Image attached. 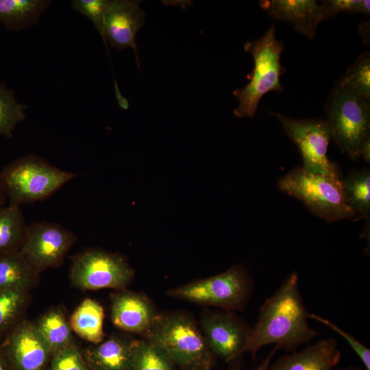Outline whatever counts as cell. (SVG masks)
<instances>
[{"label":"cell","instance_id":"cell-34","mask_svg":"<svg viewBox=\"0 0 370 370\" xmlns=\"http://www.w3.org/2000/svg\"><path fill=\"white\" fill-rule=\"evenodd\" d=\"M360 158H362L367 163L370 162V138H367L362 145L360 152Z\"/></svg>","mask_w":370,"mask_h":370},{"label":"cell","instance_id":"cell-14","mask_svg":"<svg viewBox=\"0 0 370 370\" xmlns=\"http://www.w3.org/2000/svg\"><path fill=\"white\" fill-rule=\"evenodd\" d=\"M110 301L112 323L127 332L144 334L158 315L151 301L140 293L119 290Z\"/></svg>","mask_w":370,"mask_h":370},{"label":"cell","instance_id":"cell-18","mask_svg":"<svg viewBox=\"0 0 370 370\" xmlns=\"http://www.w3.org/2000/svg\"><path fill=\"white\" fill-rule=\"evenodd\" d=\"M39 282L40 273L20 251L0 255V291H30Z\"/></svg>","mask_w":370,"mask_h":370},{"label":"cell","instance_id":"cell-13","mask_svg":"<svg viewBox=\"0 0 370 370\" xmlns=\"http://www.w3.org/2000/svg\"><path fill=\"white\" fill-rule=\"evenodd\" d=\"M145 21V13L138 1L107 0L100 35L119 50L133 48L139 64L136 37Z\"/></svg>","mask_w":370,"mask_h":370},{"label":"cell","instance_id":"cell-2","mask_svg":"<svg viewBox=\"0 0 370 370\" xmlns=\"http://www.w3.org/2000/svg\"><path fill=\"white\" fill-rule=\"evenodd\" d=\"M144 336L182 370H210L213 366L214 356L201 330L184 314H158Z\"/></svg>","mask_w":370,"mask_h":370},{"label":"cell","instance_id":"cell-22","mask_svg":"<svg viewBox=\"0 0 370 370\" xmlns=\"http://www.w3.org/2000/svg\"><path fill=\"white\" fill-rule=\"evenodd\" d=\"M345 201L354 219H367L370 214V171H352L342 179Z\"/></svg>","mask_w":370,"mask_h":370},{"label":"cell","instance_id":"cell-29","mask_svg":"<svg viewBox=\"0 0 370 370\" xmlns=\"http://www.w3.org/2000/svg\"><path fill=\"white\" fill-rule=\"evenodd\" d=\"M323 20L328 19L338 13H361L369 16L370 1L369 0H324L319 1Z\"/></svg>","mask_w":370,"mask_h":370},{"label":"cell","instance_id":"cell-21","mask_svg":"<svg viewBox=\"0 0 370 370\" xmlns=\"http://www.w3.org/2000/svg\"><path fill=\"white\" fill-rule=\"evenodd\" d=\"M34 323L49 346L51 356L75 343L69 319L62 306L49 308Z\"/></svg>","mask_w":370,"mask_h":370},{"label":"cell","instance_id":"cell-30","mask_svg":"<svg viewBox=\"0 0 370 370\" xmlns=\"http://www.w3.org/2000/svg\"><path fill=\"white\" fill-rule=\"evenodd\" d=\"M308 318L320 322L321 323L330 328L334 332L338 333V335L341 336L348 343L356 355L359 357L365 368V370H370V349L368 347L358 341L352 334L342 330L330 321L321 317L319 315L309 313Z\"/></svg>","mask_w":370,"mask_h":370},{"label":"cell","instance_id":"cell-1","mask_svg":"<svg viewBox=\"0 0 370 370\" xmlns=\"http://www.w3.org/2000/svg\"><path fill=\"white\" fill-rule=\"evenodd\" d=\"M308 314L299 291L298 274L293 272L260 307L242 354L249 352L255 359L260 349L267 345L293 352L310 342L319 333L309 325Z\"/></svg>","mask_w":370,"mask_h":370},{"label":"cell","instance_id":"cell-36","mask_svg":"<svg viewBox=\"0 0 370 370\" xmlns=\"http://www.w3.org/2000/svg\"><path fill=\"white\" fill-rule=\"evenodd\" d=\"M6 198L7 197H6L3 181L1 179V171H0V206H3Z\"/></svg>","mask_w":370,"mask_h":370},{"label":"cell","instance_id":"cell-28","mask_svg":"<svg viewBox=\"0 0 370 370\" xmlns=\"http://www.w3.org/2000/svg\"><path fill=\"white\" fill-rule=\"evenodd\" d=\"M49 370H90V369L82 352L75 342L51 356Z\"/></svg>","mask_w":370,"mask_h":370},{"label":"cell","instance_id":"cell-15","mask_svg":"<svg viewBox=\"0 0 370 370\" xmlns=\"http://www.w3.org/2000/svg\"><path fill=\"white\" fill-rule=\"evenodd\" d=\"M260 5L269 17L292 24L295 29L313 39L323 20L321 7L315 0H263Z\"/></svg>","mask_w":370,"mask_h":370},{"label":"cell","instance_id":"cell-17","mask_svg":"<svg viewBox=\"0 0 370 370\" xmlns=\"http://www.w3.org/2000/svg\"><path fill=\"white\" fill-rule=\"evenodd\" d=\"M341 358L337 341L326 338L280 357L269 370H334Z\"/></svg>","mask_w":370,"mask_h":370},{"label":"cell","instance_id":"cell-23","mask_svg":"<svg viewBox=\"0 0 370 370\" xmlns=\"http://www.w3.org/2000/svg\"><path fill=\"white\" fill-rule=\"evenodd\" d=\"M30 303V291H0V342L26 319Z\"/></svg>","mask_w":370,"mask_h":370},{"label":"cell","instance_id":"cell-32","mask_svg":"<svg viewBox=\"0 0 370 370\" xmlns=\"http://www.w3.org/2000/svg\"><path fill=\"white\" fill-rule=\"evenodd\" d=\"M278 348L275 346L270 353L261 361V362L254 370H269L271 360Z\"/></svg>","mask_w":370,"mask_h":370},{"label":"cell","instance_id":"cell-10","mask_svg":"<svg viewBox=\"0 0 370 370\" xmlns=\"http://www.w3.org/2000/svg\"><path fill=\"white\" fill-rule=\"evenodd\" d=\"M77 240L75 234L60 224L35 222L28 225L20 251L40 273L60 266Z\"/></svg>","mask_w":370,"mask_h":370},{"label":"cell","instance_id":"cell-27","mask_svg":"<svg viewBox=\"0 0 370 370\" xmlns=\"http://www.w3.org/2000/svg\"><path fill=\"white\" fill-rule=\"evenodd\" d=\"M131 370H176L175 365L158 346L143 339L136 346Z\"/></svg>","mask_w":370,"mask_h":370},{"label":"cell","instance_id":"cell-19","mask_svg":"<svg viewBox=\"0 0 370 370\" xmlns=\"http://www.w3.org/2000/svg\"><path fill=\"white\" fill-rule=\"evenodd\" d=\"M51 5L49 0H0V23L9 31L36 25Z\"/></svg>","mask_w":370,"mask_h":370},{"label":"cell","instance_id":"cell-37","mask_svg":"<svg viewBox=\"0 0 370 370\" xmlns=\"http://www.w3.org/2000/svg\"><path fill=\"white\" fill-rule=\"evenodd\" d=\"M334 370H362L361 368L354 366H349L341 369H334Z\"/></svg>","mask_w":370,"mask_h":370},{"label":"cell","instance_id":"cell-16","mask_svg":"<svg viewBox=\"0 0 370 370\" xmlns=\"http://www.w3.org/2000/svg\"><path fill=\"white\" fill-rule=\"evenodd\" d=\"M138 340L129 334H114L82 352L90 370H131Z\"/></svg>","mask_w":370,"mask_h":370},{"label":"cell","instance_id":"cell-31","mask_svg":"<svg viewBox=\"0 0 370 370\" xmlns=\"http://www.w3.org/2000/svg\"><path fill=\"white\" fill-rule=\"evenodd\" d=\"M107 0H73L71 8L88 18L101 34L103 14Z\"/></svg>","mask_w":370,"mask_h":370},{"label":"cell","instance_id":"cell-35","mask_svg":"<svg viewBox=\"0 0 370 370\" xmlns=\"http://www.w3.org/2000/svg\"><path fill=\"white\" fill-rule=\"evenodd\" d=\"M359 34L365 44L369 45V21H363L359 25Z\"/></svg>","mask_w":370,"mask_h":370},{"label":"cell","instance_id":"cell-8","mask_svg":"<svg viewBox=\"0 0 370 370\" xmlns=\"http://www.w3.org/2000/svg\"><path fill=\"white\" fill-rule=\"evenodd\" d=\"M134 271L118 254L88 249L75 255L71 265V284L82 291L121 290L130 283Z\"/></svg>","mask_w":370,"mask_h":370},{"label":"cell","instance_id":"cell-26","mask_svg":"<svg viewBox=\"0 0 370 370\" xmlns=\"http://www.w3.org/2000/svg\"><path fill=\"white\" fill-rule=\"evenodd\" d=\"M27 109L12 90L0 83V135L12 137L17 125L25 119Z\"/></svg>","mask_w":370,"mask_h":370},{"label":"cell","instance_id":"cell-25","mask_svg":"<svg viewBox=\"0 0 370 370\" xmlns=\"http://www.w3.org/2000/svg\"><path fill=\"white\" fill-rule=\"evenodd\" d=\"M335 87L370 100V53H361Z\"/></svg>","mask_w":370,"mask_h":370},{"label":"cell","instance_id":"cell-11","mask_svg":"<svg viewBox=\"0 0 370 370\" xmlns=\"http://www.w3.org/2000/svg\"><path fill=\"white\" fill-rule=\"evenodd\" d=\"M201 332L214 356L230 362L242 355L251 328L232 311H206Z\"/></svg>","mask_w":370,"mask_h":370},{"label":"cell","instance_id":"cell-24","mask_svg":"<svg viewBox=\"0 0 370 370\" xmlns=\"http://www.w3.org/2000/svg\"><path fill=\"white\" fill-rule=\"evenodd\" d=\"M27 227L20 206H0V255L20 251Z\"/></svg>","mask_w":370,"mask_h":370},{"label":"cell","instance_id":"cell-12","mask_svg":"<svg viewBox=\"0 0 370 370\" xmlns=\"http://www.w3.org/2000/svg\"><path fill=\"white\" fill-rule=\"evenodd\" d=\"M14 370H45L51 354L33 321L25 319L1 342Z\"/></svg>","mask_w":370,"mask_h":370},{"label":"cell","instance_id":"cell-33","mask_svg":"<svg viewBox=\"0 0 370 370\" xmlns=\"http://www.w3.org/2000/svg\"><path fill=\"white\" fill-rule=\"evenodd\" d=\"M0 370H14L0 342Z\"/></svg>","mask_w":370,"mask_h":370},{"label":"cell","instance_id":"cell-5","mask_svg":"<svg viewBox=\"0 0 370 370\" xmlns=\"http://www.w3.org/2000/svg\"><path fill=\"white\" fill-rule=\"evenodd\" d=\"M278 186L328 222L354 219L345 199L341 178L310 173L297 167L281 177Z\"/></svg>","mask_w":370,"mask_h":370},{"label":"cell","instance_id":"cell-9","mask_svg":"<svg viewBox=\"0 0 370 370\" xmlns=\"http://www.w3.org/2000/svg\"><path fill=\"white\" fill-rule=\"evenodd\" d=\"M281 123L288 137L298 147L302 157V169L310 173L341 178L336 164L327 155L332 138L326 120L296 119L270 112Z\"/></svg>","mask_w":370,"mask_h":370},{"label":"cell","instance_id":"cell-6","mask_svg":"<svg viewBox=\"0 0 370 370\" xmlns=\"http://www.w3.org/2000/svg\"><path fill=\"white\" fill-rule=\"evenodd\" d=\"M369 101L334 86L325 104L332 138L353 160L360 158L362 145L370 138Z\"/></svg>","mask_w":370,"mask_h":370},{"label":"cell","instance_id":"cell-3","mask_svg":"<svg viewBox=\"0 0 370 370\" xmlns=\"http://www.w3.org/2000/svg\"><path fill=\"white\" fill-rule=\"evenodd\" d=\"M244 48L252 56L254 67L247 76L250 80L247 85L233 92L239 102L234 114L240 118H253L266 93L283 90L280 78L284 71L280 62L284 43L276 38L275 27L272 25L260 38L246 42Z\"/></svg>","mask_w":370,"mask_h":370},{"label":"cell","instance_id":"cell-7","mask_svg":"<svg viewBox=\"0 0 370 370\" xmlns=\"http://www.w3.org/2000/svg\"><path fill=\"white\" fill-rule=\"evenodd\" d=\"M253 289L247 271L234 265L217 275L169 289L167 295L197 304L233 311L243 309Z\"/></svg>","mask_w":370,"mask_h":370},{"label":"cell","instance_id":"cell-4","mask_svg":"<svg viewBox=\"0 0 370 370\" xmlns=\"http://www.w3.org/2000/svg\"><path fill=\"white\" fill-rule=\"evenodd\" d=\"M6 197L10 205L42 201L78 175L50 164L36 154L22 156L1 171Z\"/></svg>","mask_w":370,"mask_h":370},{"label":"cell","instance_id":"cell-20","mask_svg":"<svg viewBox=\"0 0 370 370\" xmlns=\"http://www.w3.org/2000/svg\"><path fill=\"white\" fill-rule=\"evenodd\" d=\"M103 319V306L92 299L86 298L73 311L69 323L73 332L95 345L104 339Z\"/></svg>","mask_w":370,"mask_h":370}]
</instances>
